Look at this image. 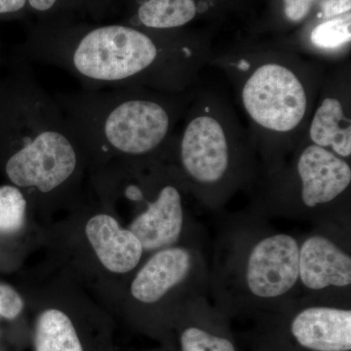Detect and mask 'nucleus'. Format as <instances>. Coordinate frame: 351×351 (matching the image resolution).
Here are the masks:
<instances>
[{"label":"nucleus","mask_w":351,"mask_h":351,"mask_svg":"<svg viewBox=\"0 0 351 351\" xmlns=\"http://www.w3.org/2000/svg\"><path fill=\"white\" fill-rule=\"evenodd\" d=\"M246 119L252 143L267 151L297 147L326 75L325 64L286 48L215 55Z\"/></svg>","instance_id":"nucleus-1"},{"label":"nucleus","mask_w":351,"mask_h":351,"mask_svg":"<svg viewBox=\"0 0 351 351\" xmlns=\"http://www.w3.org/2000/svg\"><path fill=\"white\" fill-rule=\"evenodd\" d=\"M212 55L206 44L199 41L164 47L138 29L107 25L90 32L80 40L73 63L89 80H145L173 93H182L198 82Z\"/></svg>","instance_id":"nucleus-2"},{"label":"nucleus","mask_w":351,"mask_h":351,"mask_svg":"<svg viewBox=\"0 0 351 351\" xmlns=\"http://www.w3.org/2000/svg\"><path fill=\"white\" fill-rule=\"evenodd\" d=\"M253 144L230 103L211 91L195 92L179 138L182 170L191 181L215 186L226 181L235 152Z\"/></svg>","instance_id":"nucleus-3"},{"label":"nucleus","mask_w":351,"mask_h":351,"mask_svg":"<svg viewBox=\"0 0 351 351\" xmlns=\"http://www.w3.org/2000/svg\"><path fill=\"white\" fill-rule=\"evenodd\" d=\"M195 90L176 99L137 95L117 104L104 122V135L113 149L128 156L151 154L168 140L184 117Z\"/></svg>","instance_id":"nucleus-4"},{"label":"nucleus","mask_w":351,"mask_h":351,"mask_svg":"<svg viewBox=\"0 0 351 351\" xmlns=\"http://www.w3.org/2000/svg\"><path fill=\"white\" fill-rule=\"evenodd\" d=\"M76 165L77 156L69 138L59 131L43 130L9 158L6 173L15 186L47 193L63 184Z\"/></svg>","instance_id":"nucleus-5"},{"label":"nucleus","mask_w":351,"mask_h":351,"mask_svg":"<svg viewBox=\"0 0 351 351\" xmlns=\"http://www.w3.org/2000/svg\"><path fill=\"white\" fill-rule=\"evenodd\" d=\"M302 142L351 157V68L348 61L327 69Z\"/></svg>","instance_id":"nucleus-6"},{"label":"nucleus","mask_w":351,"mask_h":351,"mask_svg":"<svg viewBox=\"0 0 351 351\" xmlns=\"http://www.w3.org/2000/svg\"><path fill=\"white\" fill-rule=\"evenodd\" d=\"M300 247L288 234L261 240L247 263L246 281L252 294L263 299L280 297L299 279Z\"/></svg>","instance_id":"nucleus-7"},{"label":"nucleus","mask_w":351,"mask_h":351,"mask_svg":"<svg viewBox=\"0 0 351 351\" xmlns=\"http://www.w3.org/2000/svg\"><path fill=\"white\" fill-rule=\"evenodd\" d=\"M295 159V174L302 202L308 208L338 199L350 189V164L326 149L301 142Z\"/></svg>","instance_id":"nucleus-8"},{"label":"nucleus","mask_w":351,"mask_h":351,"mask_svg":"<svg viewBox=\"0 0 351 351\" xmlns=\"http://www.w3.org/2000/svg\"><path fill=\"white\" fill-rule=\"evenodd\" d=\"M184 209L179 189L172 184L163 186L156 199L132 221L130 228L145 251L169 248L181 237Z\"/></svg>","instance_id":"nucleus-9"},{"label":"nucleus","mask_w":351,"mask_h":351,"mask_svg":"<svg viewBox=\"0 0 351 351\" xmlns=\"http://www.w3.org/2000/svg\"><path fill=\"white\" fill-rule=\"evenodd\" d=\"M293 336L314 351L351 350V311L334 307H308L293 320Z\"/></svg>","instance_id":"nucleus-10"},{"label":"nucleus","mask_w":351,"mask_h":351,"mask_svg":"<svg viewBox=\"0 0 351 351\" xmlns=\"http://www.w3.org/2000/svg\"><path fill=\"white\" fill-rule=\"evenodd\" d=\"M85 232L101 265L113 274H127L140 263L144 252L140 240L113 217L96 215L88 221Z\"/></svg>","instance_id":"nucleus-11"},{"label":"nucleus","mask_w":351,"mask_h":351,"mask_svg":"<svg viewBox=\"0 0 351 351\" xmlns=\"http://www.w3.org/2000/svg\"><path fill=\"white\" fill-rule=\"evenodd\" d=\"M299 278L311 290L348 287L351 284V258L326 237H309L300 249Z\"/></svg>","instance_id":"nucleus-12"},{"label":"nucleus","mask_w":351,"mask_h":351,"mask_svg":"<svg viewBox=\"0 0 351 351\" xmlns=\"http://www.w3.org/2000/svg\"><path fill=\"white\" fill-rule=\"evenodd\" d=\"M191 269V256L184 248L159 250L138 272L131 285L137 301L154 304L182 282Z\"/></svg>","instance_id":"nucleus-13"},{"label":"nucleus","mask_w":351,"mask_h":351,"mask_svg":"<svg viewBox=\"0 0 351 351\" xmlns=\"http://www.w3.org/2000/svg\"><path fill=\"white\" fill-rule=\"evenodd\" d=\"M314 25L304 43V56L317 60L321 63L348 61L351 41V14L332 19H321Z\"/></svg>","instance_id":"nucleus-14"},{"label":"nucleus","mask_w":351,"mask_h":351,"mask_svg":"<svg viewBox=\"0 0 351 351\" xmlns=\"http://www.w3.org/2000/svg\"><path fill=\"white\" fill-rule=\"evenodd\" d=\"M36 351H84L73 321L60 309L39 314L34 329Z\"/></svg>","instance_id":"nucleus-15"},{"label":"nucleus","mask_w":351,"mask_h":351,"mask_svg":"<svg viewBox=\"0 0 351 351\" xmlns=\"http://www.w3.org/2000/svg\"><path fill=\"white\" fill-rule=\"evenodd\" d=\"M197 16L195 0H147L138 7L141 24L149 29H178Z\"/></svg>","instance_id":"nucleus-16"},{"label":"nucleus","mask_w":351,"mask_h":351,"mask_svg":"<svg viewBox=\"0 0 351 351\" xmlns=\"http://www.w3.org/2000/svg\"><path fill=\"white\" fill-rule=\"evenodd\" d=\"M27 201L19 189L0 186V233L13 234L25 225Z\"/></svg>","instance_id":"nucleus-17"},{"label":"nucleus","mask_w":351,"mask_h":351,"mask_svg":"<svg viewBox=\"0 0 351 351\" xmlns=\"http://www.w3.org/2000/svg\"><path fill=\"white\" fill-rule=\"evenodd\" d=\"M182 351H235L228 339L213 336L199 328L191 327L182 332Z\"/></svg>","instance_id":"nucleus-18"},{"label":"nucleus","mask_w":351,"mask_h":351,"mask_svg":"<svg viewBox=\"0 0 351 351\" xmlns=\"http://www.w3.org/2000/svg\"><path fill=\"white\" fill-rule=\"evenodd\" d=\"M24 301L15 289L0 284V316L6 319H15L24 309Z\"/></svg>","instance_id":"nucleus-19"},{"label":"nucleus","mask_w":351,"mask_h":351,"mask_svg":"<svg viewBox=\"0 0 351 351\" xmlns=\"http://www.w3.org/2000/svg\"><path fill=\"white\" fill-rule=\"evenodd\" d=\"M283 13L291 23H301L308 17L316 2L319 0H282Z\"/></svg>","instance_id":"nucleus-20"},{"label":"nucleus","mask_w":351,"mask_h":351,"mask_svg":"<svg viewBox=\"0 0 351 351\" xmlns=\"http://www.w3.org/2000/svg\"><path fill=\"white\" fill-rule=\"evenodd\" d=\"M351 0H321L317 18L332 19L350 13Z\"/></svg>","instance_id":"nucleus-21"},{"label":"nucleus","mask_w":351,"mask_h":351,"mask_svg":"<svg viewBox=\"0 0 351 351\" xmlns=\"http://www.w3.org/2000/svg\"><path fill=\"white\" fill-rule=\"evenodd\" d=\"M27 0H0V13L17 12L25 6Z\"/></svg>","instance_id":"nucleus-22"},{"label":"nucleus","mask_w":351,"mask_h":351,"mask_svg":"<svg viewBox=\"0 0 351 351\" xmlns=\"http://www.w3.org/2000/svg\"><path fill=\"white\" fill-rule=\"evenodd\" d=\"M57 0H29L32 8L38 11L49 10Z\"/></svg>","instance_id":"nucleus-23"}]
</instances>
